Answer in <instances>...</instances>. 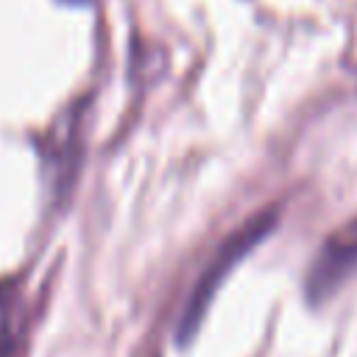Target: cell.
I'll use <instances>...</instances> for the list:
<instances>
[{"label": "cell", "mask_w": 357, "mask_h": 357, "mask_svg": "<svg viewBox=\"0 0 357 357\" xmlns=\"http://www.w3.org/2000/svg\"><path fill=\"white\" fill-rule=\"evenodd\" d=\"M273 223H276V212H273V209H265V212L248 218L237 231H231V234L220 243V248L212 254L209 265L201 271V276H198L192 293L187 296V304H184L181 318H178V343H187V340L198 332V326H201V321H204V312H206L212 296L218 293V287L223 284V279L229 276V271H231L257 243H262V240L268 237V231L273 229Z\"/></svg>", "instance_id": "obj_1"}, {"label": "cell", "mask_w": 357, "mask_h": 357, "mask_svg": "<svg viewBox=\"0 0 357 357\" xmlns=\"http://www.w3.org/2000/svg\"><path fill=\"white\" fill-rule=\"evenodd\" d=\"M357 271V215L329 234L307 271L310 301L329 298Z\"/></svg>", "instance_id": "obj_2"}, {"label": "cell", "mask_w": 357, "mask_h": 357, "mask_svg": "<svg viewBox=\"0 0 357 357\" xmlns=\"http://www.w3.org/2000/svg\"><path fill=\"white\" fill-rule=\"evenodd\" d=\"M22 332V298L14 284H0V357H11Z\"/></svg>", "instance_id": "obj_3"}, {"label": "cell", "mask_w": 357, "mask_h": 357, "mask_svg": "<svg viewBox=\"0 0 357 357\" xmlns=\"http://www.w3.org/2000/svg\"><path fill=\"white\" fill-rule=\"evenodd\" d=\"M67 3H86V0H67Z\"/></svg>", "instance_id": "obj_4"}]
</instances>
